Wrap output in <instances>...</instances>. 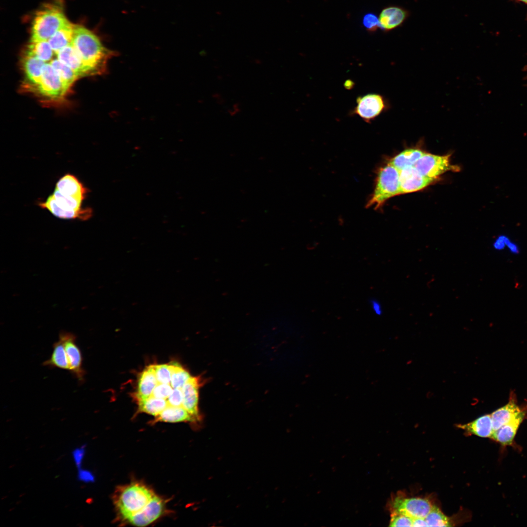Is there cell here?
Wrapping results in <instances>:
<instances>
[{"label":"cell","instance_id":"cell-25","mask_svg":"<svg viewBox=\"0 0 527 527\" xmlns=\"http://www.w3.org/2000/svg\"><path fill=\"white\" fill-rule=\"evenodd\" d=\"M53 347L50 358L44 362L43 365L69 371V364L62 342L59 339L53 344Z\"/></svg>","mask_w":527,"mask_h":527},{"label":"cell","instance_id":"cell-18","mask_svg":"<svg viewBox=\"0 0 527 527\" xmlns=\"http://www.w3.org/2000/svg\"><path fill=\"white\" fill-rule=\"evenodd\" d=\"M457 427L469 434L482 438H491L494 432L491 415H483L475 420L466 424L458 425Z\"/></svg>","mask_w":527,"mask_h":527},{"label":"cell","instance_id":"cell-35","mask_svg":"<svg viewBox=\"0 0 527 527\" xmlns=\"http://www.w3.org/2000/svg\"><path fill=\"white\" fill-rule=\"evenodd\" d=\"M509 240V239L506 236L500 235L494 241L493 247L496 250H502L507 246V244Z\"/></svg>","mask_w":527,"mask_h":527},{"label":"cell","instance_id":"cell-33","mask_svg":"<svg viewBox=\"0 0 527 527\" xmlns=\"http://www.w3.org/2000/svg\"><path fill=\"white\" fill-rule=\"evenodd\" d=\"M173 390V387L170 384H158L154 389L151 396L157 398L166 399L169 397Z\"/></svg>","mask_w":527,"mask_h":527},{"label":"cell","instance_id":"cell-26","mask_svg":"<svg viewBox=\"0 0 527 527\" xmlns=\"http://www.w3.org/2000/svg\"><path fill=\"white\" fill-rule=\"evenodd\" d=\"M50 63L58 74L64 88L67 91L79 77L70 67L58 59L52 60Z\"/></svg>","mask_w":527,"mask_h":527},{"label":"cell","instance_id":"cell-13","mask_svg":"<svg viewBox=\"0 0 527 527\" xmlns=\"http://www.w3.org/2000/svg\"><path fill=\"white\" fill-rule=\"evenodd\" d=\"M56 54L57 59L70 67L79 77L94 75L91 68L84 62L72 43Z\"/></svg>","mask_w":527,"mask_h":527},{"label":"cell","instance_id":"cell-39","mask_svg":"<svg viewBox=\"0 0 527 527\" xmlns=\"http://www.w3.org/2000/svg\"><path fill=\"white\" fill-rule=\"evenodd\" d=\"M81 476L82 479L83 478L85 480H90V474L88 472H82Z\"/></svg>","mask_w":527,"mask_h":527},{"label":"cell","instance_id":"cell-34","mask_svg":"<svg viewBox=\"0 0 527 527\" xmlns=\"http://www.w3.org/2000/svg\"><path fill=\"white\" fill-rule=\"evenodd\" d=\"M169 405L182 406L183 394L182 388H174L167 399Z\"/></svg>","mask_w":527,"mask_h":527},{"label":"cell","instance_id":"cell-7","mask_svg":"<svg viewBox=\"0 0 527 527\" xmlns=\"http://www.w3.org/2000/svg\"><path fill=\"white\" fill-rule=\"evenodd\" d=\"M414 166L423 176L435 180L447 171H457L459 169L451 164L449 155L440 156L425 152Z\"/></svg>","mask_w":527,"mask_h":527},{"label":"cell","instance_id":"cell-3","mask_svg":"<svg viewBox=\"0 0 527 527\" xmlns=\"http://www.w3.org/2000/svg\"><path fill=\"white\" fill-rule=\"evenodd\" d=\"M69 21L64 13L62 0H52L44 3L33 19L30 40L48 41Z\"/></svg>","mask_w":527,"mask_h":527},{"label":"cell","instance_id":"cell-15","mask_svg":"<svg viewBox=\"0 0 527 527\" xmlns=\"http://www.w3.org/2000/svg\"><path fill=\"white\" fill-rule=\"evenodd\" d=\"M408 16L407 12L398 6H389L384 8L379 18V28L389 31L401 25Z\"/></svg>","mask_w":527,"mask_h":527},{"label":"cell","instance_id":"cell-4","mask_svg":"<svg viewBox=\"0 0 527 527\" xmlns=\"http://www.w3.org/2000/svg\"><path fill=\"white\" fill-rule=\"evenodd\" d=\"M45 203V208L55 216L62 219H79L85 221L93 215L90 207H82V202L64 195L55 189Z\"/></svg>","mask_w":527,"mask_h":527},{"label":"cell","instance_id":"cell-31","mask_svg":"<svg viewBox=\"0 0 527 527\" xmlns=\"http://www.w3.org/2000/svg\"><path fill=\"white\" fill-rule=\"evenodd\" d=\"M412 518L406 515L399 514H391L389 523L390 527H412Z\"/></svg>","mask_w":527,"mask_h":527},{"label":"cell","instance_id":"cell-28","mask_svg":"<svg viewBox=\"0 0 527 527\" xmlns=\"http://www.w3.org/2000/svg\"><path fill=\"white\" fill-rule=\"evenodd\" d=\"M168 365L171 373V386L174 388H182L191 376L178 363L173 362Z\"/></svg>","mask_w":527,"mask_h":527},{"label":"cell","instance_id":"cell-19","mask_svg":"<svg viewBox=\"0 0 527 527\" xmlns=\"http://www.w3.org/2000/svg\"><path fill=\"white\" fill-rule=\"evenodd\" d=\"M523 412L516 403L511 399L508 404L490 414L494 431L512 421Z\"/></svg>","mask_w":527,"mask_h":527},{"label":"cell","instance_id":"cell-17","mask_svg":"<svg viewBox=\"0 0 527 527\" xmlns=\"http://www.w3.org/2000/svg\"><path fill=\"white\" fill-rule=\"evenodd\" d=\"M158 383L153 365H149L141 373L138 380L136 393L138 401L144 400L150 397Z\"/></svg>","mask_w":527,"mask_h":527},{"label":"cell","instance_id":"cell-23","mask_svg":"<svg viewBox=\"0 0 527 527\" xmlns=\"http://www.w3.org/2000/svg\"><path fill=\"white\" fill-rule=\"evenodd\" d=\"M424 153L416 148L406 149L393 158L389 163L401 171L406 167L413 166Z\"/></svg>","mask_w":527,"mask_h":527},{"label":"cell","instance_id":"cell-8","mask_svg":"<svg viewBox=\"0 0 527 527\" xmlns=\"http://www.w3.org/2000/svg\"><path fill=\"white\" fill-rule=\"evenodd\" d=\"M432 507L433 505L428 500L419 497L397 496L390 503L391 514H402L412 519L425 518Z\"/></svg>","mask_w":527,"mask_h":527},{"label":"cell","instance_id":"cell-16","mask_svg":"<svg viewBox=\"0 0 527 527\" xmlns=\"http://www.w3.org/2000/svg\"><path fill=\"white\" fill-rule=\"evenodd\" d=\"M22 66L27 79L26 85L31 90L39 82L44 65L46 63L42 60L26 54H24Z\"/></svg>","mask_w":527,"mask_h":527},{"label":"cell","instance_id":"cell-11","mask_svg":"<svg viewBox=\"0 0 527 527\" xmlns=\"http://www.w3.org/2000/svg\"><path fill=\"white\" fill-rule=\"evenodd\" d=\"M401 194L420 190L429 185L434 179L422 175L413 166L406 167L400 171Z\"/></svg>","mask_w":527,"mask_h":527},{"label":"cell","instance_id":"cell-12","mask_svg":"<svg viewBox=\"0 0 527 527\" xmlns=\"http://www.w3.org/2000/svg\"><path fill=\"white\" fill-rule=\"evenodd\" d=\"M203 383L200 376H191L182 388V406L198 421L201 419L199 409V389Z\"/></svg>","mask_w":527,"mask_h":527},{"label":"cell","instance_id":"cell-5","mask_svg":"<svg viewBox=\"0 0 527 527\" xmlns=\"http://www.w3.org/2000/svg\"><path fill=\"white\" fill-rule=\"evenodd\" d=\"M400 171L390 163L381 168L378 173L374 192L367 207H379L386 200L401 194Z\"/></svg>","mask_w":527,"mask_h":527},{"label":"cell","instance_id":"cell-2","mask_svg":"<svg viewBox=\"0 0 527 527\" xmlns=\"http://www.w3.org/2000/svg\"><path fill=\"white\" fill-rule=\"evenodd\" d=\"M72 44L94 75L104 72L108 61L116 55L103 45L96 34L81 25H75Z\"/></svg>","mask_w":527,"mask_h":527},{"label":"cell","instance_id":"cell-6","mask_svg":"<svg viewBox=\"0 0 527 527\" xmlns=\"http://www.w3.org/2000/svg\"><path fill=\"white\" fill-rule=\"evenodd\" d=\"M388 103L382 95L369 93L358 97L355 106L350 111V116H357L366 123H370L388 108Z\"/></svg>","mask_w":527,"mask_h":527},{"label":"cell","instance_id":"cell-22","mask_svg":"<svg viewBox=\"0 0 527 527\" xmlns=\"http://www.w3.org/2000/svg\"><path fill=\"white\" fill-rule=\"evenodd\" d=\"M75 25L70 21L57 31L48 40L56 53L72 43Z\"/></svg>","mask_w":527,"mask_h":527},{"label":"cell","instance_id":"cell-40","mask_svg":"<svg viewBox=\"0 0 527 527\" xmlns=\"http://www.w3.org/2000/svg\"><path fill=\"white\" fill-rule=\"evenodd\" d=\"M527 4V0H518Z\"/></svg>","mask_w":527,"mask_h":527},{"label":"cell","instance_id":"cell-30","mask_svg":"<svg viewBox=\"0 0 527 527\" xmlns=\"http://www.w3.org/2000/svg\"><path fill=\"white\" fill-rule=\"evenodd\" d=\"M156 378L159 383L170 384L171 373L168 364L153 365Z\"/></svg>","mask_w":527,"mask_h":527},{"label":"cell","instance_id":"cell-21","mask_svg":"<svg viewBox=\"0 0 527 527\" xmlns=\"http://www.w3.org/2000/svg\"><path fill=\"white\" fill-rule=\"evenodd\" d=\"M154 422L195 423L199 421L183 406L168 405L158 416L156 417Z\"/></svg>","mask_w":527,"mask_h":527},{"label":"cell","instance_id":"cell-29","mask_svg":"<svg viewBox=\"0 0 527 527\" xmlns=\"http://www.w3.org/2000/svg\"><path fill=\"white\" fill-rule=\"evenodd\" d=\"M427 527L452 526L449 518L436 506H433L431 510L425 518Z\"/></svg>","mask_w":527,"mask_h":527},{"label":"cell","instance_id":"cell-27","mask_svg":"<svg viewBox=\"0 0 527 527\" xmlns=\"http://www.w3.org/2000/svg\"><path fill=\"white\" fill-rule=\"evenodd\" d=\"M139 402V410L155 416H158L169 405L167 400L152 396Z\"/></svg>","mask_w":527,"mask_h":527},{"label":"cell","instance_id":"cell-32","mask_svg":"<svg viewBox=\"0 0 527 527\" xmlns=\"http://www.w3.org/2000/svg\"><path fill=\"white\" fill-rule=\"evenodd\" d=\"M362 23L366 31L373 32L379 28V18L374 13H368L363 18Z\"/></svg>","mask_w":527,"mask_h":527},{"label":"cell","instance_id":"cell-36","mask_svg":"<svg viewBox=\"0 0 527 527\" xmlns=\"http://www.w3.org/2000/svg\"><path fill=\"white\" fill-rule=\"evenodd\" d=\"M370 304L374 312L377 315H381L383 313L382 306L381 304L376 300H371Z\"/></svg>","mask_w":527,"mask_h":527},{"label":"cell","instance_id":"cell-20","mask_svg":"<svg viewBox=\"0 0 527 527\" xmlns=\"http://www.w3.org/2000/svg\"><path fill=\"white\" fill-rule=\"evenodd\" d=\"M524 417L523 412L512 421L495 430L491 438L503 446L511 445Z\"/></svg>","mask_w":527,"mask_h":527},{"label":"cell","instance_id":"cell-37","mask_svg":"<svg viewBox=\"0 0 527 527\" xmlns=\"http://www.w3.org/2000/svg\"><path fill=\"white\" fill-rule=\"evenodd\" d=\"M412 527H427L425 518H413Z\"/></svg>","mask_w":527,"mask_h":527},{"label":"cell","instance_id":"cell-10","mask_svg":"<svg viewBox=\"0 0 527 527\" xmlns=\"http://www.w3.org/2000/svg\"><path fill=\"white\" fill-rule=\"evenodd\" d=\"M59 339L62 342L66 352L69 371L80 383H82L86 372L83 368L82 355L76 344V336L72 333L62 331L59 334Z\"/></svg>","mask_w":527,"mask_h":527},{"label":"cell","instance_id":"cell-24","mask_svg":"<svg viewBox=\"0 0 527 527\" xmlns=\"http://www.w3.org/2000/svg\"><path fill=\"white\" fill-rule=\"evenodd\" d=\"M55 52L48 41L30 40L27 45L25 54L35 57L45 62L52 61Z\"/></svg>","mask_w":527,"mask_h":527},{"label":"cell","instance_id":"cell-14","mask_svg":"<svg viewBox=\"0 0 527 527\" xmlns=\"http://www.w3.org/2000/svg\"><path fill=\"white\" fill-rule=\"evenodd\" d=\"M55 189L64 195L81 202L86 199L89 192V189L75 176L69 173L64 175L59 180Z\"/></svg>","mask_w":527,"mask_h":527},{"label":"cell","instance_id":"cell-1","mask_svg":"<svg viewBox=\"0 0 527 527\" xmlns=\"http://www.w3.org/2000/svg\"><path fill=\"white\" fill-rule=\"evenodd\" d=\"M117 520L121 524L145 527L167 511L165 500L139 482L120 486L113 495Z\"/></svg>","mask_w":527,"mask_h":527},{"label":"cell","instance_id":"cell-9","mask_svg":"<svg viewBox=\"0 0 527 527\" xmlns=\"http://www.w3.org/2000/svg\"><path fill=\"white\" fill-rule=\"evenodd\" d=\"M31 90L52 100L62 98L67 92L59 76L50 63L45 64L39 82Z\"/></svg>","mask_w":527,"mask_h":527},{"label":"cell","instance_id":"cell-38","mask_svg":"<svg viewBox=\"0 0 527 527\" xmlns=\"http://www.w3.org/2000/svg\"><path fill=\"white\" fill-rule=\"evenodd\" d=\"M507 247L509 250L513 253L517 254L519 253V250L518 246L516 244L511 242L510 240L508 242Z\"/></svg>","mask_w":527,"mask_h":527}]
</instances>
